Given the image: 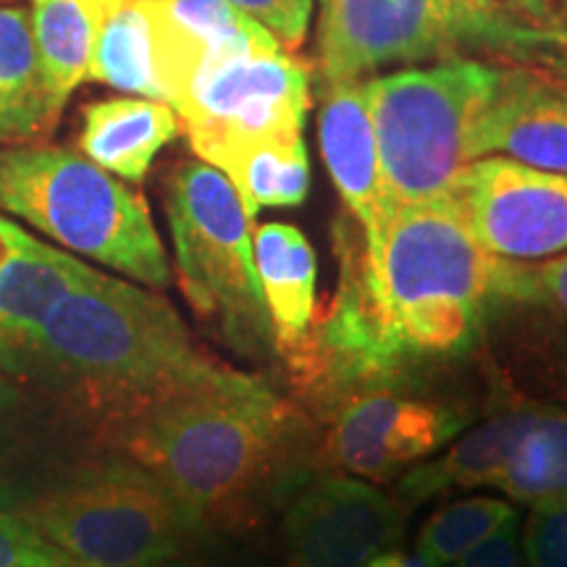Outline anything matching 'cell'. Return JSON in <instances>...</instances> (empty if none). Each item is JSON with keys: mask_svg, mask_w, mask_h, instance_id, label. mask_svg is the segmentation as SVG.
<instances>
[{"mask_svg": "<svg viewBox=\"0 0 567 567\" xmlns=\"http://www.w3.org/2000/svg\"><path fill=\"white\" fill-rule=\"evenodd\" d=\"M216 363L193 342L172 302L101 271L0 352V371L45 389L103 444L142 405Z\"/></svg>", "mask_w": 567, "mask_h": 567, "instance_id": "7a4b0ae2", "label": "cell"}, {"mask_svg": "<svg viewBox=\"0 0 567 567\" xmlns=\"http://www.w3.org/2000/svg\"><path fill=\"white\" fill-rule=\"evenodd\" d=\"M446 197L496 258L536 260L567 250L565 174L486 155L467 163Z\"/></svg>", "mask_w": 567, "mask_h": 567, "instance_id": "7c38bea8", "label": "cell"}, {"mask_svg": "<svg viewBox=\"0 0 567 567\" xmlns=\"http://www.w3.org/2000/svg\"><path fill=\"white\" fill-rule=\"evenodd\" d=\"M567 176V76L530 63H499V80L478 126L476 155Z\"/></svg>", "mask_w": 567, "mask_h": 567, "instance_id": "9a60e30c", "label": "cell"}, {"mask_svg": "<svg viewBox=\"0 0 567 567\" xmlns=\"http://www.w3.org/2000/svg\"><path fill=\"white\" fill-rule=\"evenodd\" d=\"M172 109L195 153L224 140L302 132L310 69L287 48H255L203 63Z\"/></svg>", "mask_w": 567, "mask_h": 567, "instance_id": "30bf717a", "label": "cell"}, {"mask_svg": "<svg viewBox=\"0 0 567 567\" xmlns=\"http://www.w3.org/2000/svg\"><path fill=\"white\" fill-rule=\"evenodd\" d=\"M496 80L499 63L481 59H450L365 80L392 208L446 197L455 176L478 161V126Z\"/></svg>", "mask_w": 567, "mask_h": 567, "instance_id": "8992f818", "label": "cell"}, {"mask_svg": "<svg viewBox=\"0 0 567 567\" xmlns=\"http://www.w3.org/2000/svg\"><path fill=\"white\" fill-rule=\"evenodd\" d=\"M229 3L268 27L287 51L295 53L308 38L313 0H229Z\"/></svg>", "mask_w": 567, "mask_h": 567, "instance_id": "4dcf8cb0", "label": "cell"}, {"mask_svg": "<svg viewBox=\"0 0 567 567\" xmlns=\"http://www.w3.org/2000/svg\"><path fill=\"white\" fill-rule=\"evenodd\" d=\"M528 567H567V496L538 502L523 534Z\"/></svg>", "mask_w": 567, "mask_h": 567, "instance_id": "f546056e", "label": "cell"}, {"mask_svg": "<svg viewBox=\"0 0 567 567\" xmlns=\"http://www.w3.org/2000/svg\"><path fill=\"white\" fill-rule=\"evenodd\" d=\"M507 302L547 305L549 310L567 318V255L536 266L507 260L505 305Z\"/></svg>", "mask_w": 567, "mask_h": 567, "instance_id": "83f0119b", "label": "cell"}, {"mask_svg": "<svg viewBox=\"0 0 567 567\" xmlns=\"http://www.w3.org/2000/svg\"><path fill=\"white\" fill-rule=\"evenodd\" d=\"M252 250L271 313L276 352H287L305 337L316 313V250L292 224H264L252 234Z\"/></svg>", "mask_w": 567, "mask_h": 567, "instance_id": "7402d4cb", "label": "cell"}, {"mask_svg": "<svg viewBox=\"0 0 567 567\" xmlns=\"http://www.w3.org/2000/svg\"><path fill=\"white\" fill-rule=\"evenodd\" d=\"M520 11L544 27H565L557 0H520Z\"/></svg>", "mask_w": 567, "mask_h": 567, "instance_id": "d6a6232c", "label": "cell"}, {"mask_svg": "<svg viewBox=\"0 0 567 567\" xmlns=\"http://www.w3.org/2000/svg\"><path fill=\"white\" fill-rule=\"evenodd\" d=\"M530 402L526 396H513L507 408L496 410L484 425L473 429L460 439L450 452L431 460L425 465H415L396 486L394 499L402 507L421 505L436 496L463 492V488L494 486L505 467L509 452L523 423H526Z\"/></svg>", "mask_w": 567, "mask_h": 567, "instance_id": "44dd1931", "label": "cell"}, {"mask_svg": "<svg viewBox=\"0 0 567 567\" xmlns=\"http://www.w3.org/2000/svg\"><path fill=\"white\" fill-rule=\"evenodd\" d=\"M0 567H90L55 547L17 513L0 509Z\"/></svg>", "mask_w": 567, "mask_h": 567, "instance_id": "f1b7e54d", "label": "cell"}, {"mask_svg": "<svg viewBox=\"0 0 567 567\" xmlns=\"http://www.w3.org/2000/svg\"><path fill=\"white\" fill-rule=\"evenodd\" d=\"M517 513L507 502L492 496H473L442 507L423 523L415 542V555L425 567H446L465 551L478 547L484 538L499 530Z\"/></svg>", "mask_w": 567, "mask_h": 567, "instance_id": "4316f807", "label": "cell"}, {"mask_svg": "<svg viewBox=\"0 0 567 567\" xmlns=\"http://www.w3.org/2000/svg\"><path fill=\"white\" fill-rule=\"evenodd\" d=\"M197 158L226 174L250 221L260 208L300 205L310 193V161L302 132L224 140L205 147Z\"/></svg>", "mask_w": 567, "mask_h": 567, "instance_id": "d6986e66", "label": "cell"}, {"mask_svg": "<svg viewBox=\"0 0 567 567\" xmlns=\"http://www.w3.org/2000/svg\"><path fill=\"white\" fill-rule=\"evenodd\" d=\"M368 258L396 337L417 363L465 354L505 305L507 258L478 245L450 197L396 205Z\"/></svg>", "mask_w": 567, "mask_h": 567, "instance_id": "3957f363", "label": "cell"}, {"mask_svg": "<svg viewBox=\"0 0 567 567\" xmlns=\"http://www.w3.org/2000/svg\"><path fill=\"white\" fill-rule=\"evenodd\" d=\"M563 24H565V27H567V11H565V13H563Z\"/></svg>", "mask_w": 567, "mask_h": 567, "instance_id": "8d00e7d4", "label": "cell"}, {"mask_svg": "<svg viewBox=\"0 0 567 567\" xmlns=\"http://www.w3.org/2000/svg\"><path fill=\"white\" fill-rule=\"evenodd\" d=\"M113 0H32V34L55 111L87 80L97 30Z\"/></svg>", "mask_w": 567, "mask_h": 567, "instance_id": "cb8c5ba5", "label": "cell"}, {"mask_svg": "<svg viewBox=\"0 0 567 567\" xmlns=\"http://www.w3.org/2000/svg\"><path fill=\"white\" fill-rule=\"evenodd\" d=\"M452 567H526L520 555V538H517V515L484 538L478 547L455 559Z\"/></svg>", "mask_w": 567, "mask_h": 567, "instance_id": "1f68e13d", "label": "cell"}, {"mask_svg": "<svg viewBox=\"0 0 567 567\" xmlns=\"http://www.w3.org/2000/svg\"><path fill=\"white\" fill-rule=\"evenodd\" d=\"M205 526L255 523L305 457V413L258 375L216 363L105 439Z\"/></svg>", "mask_w": 567, "mask_h": 567, "instance_id": "6da1fadb", "label": "cell"}, {"mask_svg": "<svg viewBox=\"0 0 567 567\" xmlns=\"http://www.w3.org/2000/svg\"><path fill=\"white\" fill-rule=\"evenodd\" d=\"M151 21L163 101L174 105L203 63L218 55L284 48L268 27L229 0H140Z\"/></svg>", "mask_w": 567, "mask_h": 567, "instance_id": "2e32d148", "label": "cell"}, {"mask_svg": "<svg viewBox=\"0 0 567 567\" xmlns=\"http://www.w3.org/2000/svg\"><path fill=\"white\" fill-rule=\"evenodd\" d=\"M350 221L337 224V295L313 313L287 360L297 408L326 423L347 400L368 389L410 386L417 360L405 350L375 284L368 247Z\"/></svg>", "mask_w": 567, "mask_h": 567, "instance_id": "ba28073f", "label": "cell"}, {"mask_svg": "<svg viewBox=\"0 0 567 567\" xmlns=\"http://www.w3.org/2000/svg\"><path fill=\"white\" fill-rule=\"evenodd\" d=\"M17 515L90 567H168L203 523L130 460L40 496Z\"/></svg>", "mask_w": 567, "mask_h": 567, "instance_id": "9c48e42d", "label": "cell"}, {"mask_svg": "<svg viewBox=\"0 0 567 567\" xmlns=\"http://www.w3.org/2000/svg\"><path fill=\"white\" fill-rule=\"evenodd\" d=\"M176 276L189 305L243 354L276 350L252 250V221L226 174L184 161L166 184Z\"/></svg>", "mask_w": 567, "mask_h": 567, "instance_id": "52a82bcc", "label": "cell"}, {"mask_svg": "<svg viewBox=\"0 0 567 567\" xmlns=\"http://www.w3.org/2000/svg\"><path fill=\"white\" fill-rule=\"evenodd\" d=\"M405 507L347 476H323L289 502L281 520L284 567H365L402 536Z\"/></svg>", "mask_w": 567, "mask_h": 567, "instance_id": "5bb4252c", "label": "cell"}, {"mask_svg": "<svg viewBox=\"0 0 567 567\" xmlns=\"http://www.w3.org/2000/svg\"><path fill=\"white\" fill-rule=\"evenodd\" d=\"M365 567H425L417 555H402V551H381Z\"/></svg>", "mask_w": 567, "mask_h": 567, "instance_id": "836d02e7", "label": "cell"}, {"mask_svg": "<svg viewBox=\"0 0 567 567\" xmlns=\"http://www.w3.org/2000/svg\"><path fill=\"white\" fill-rule=\"evenodd\" d=\"M565 496H567V494H565Z\"/></svg>", "mask_w": 567, "mask_h": 567, "instance_id": "f35d334b", "label": "cell"}, {"mask_svg": "<svg viewBox=\"0 0 567 567\" xmlns=\"http://www.w3.org/2000/svg\"><path fill=\"white\" fill-rule=\"evenodd\" d=\"M53 109L27 9H0V147L38 142L53 132Z\"/></svg>", "mask_w": 567, "mask_h": 567, "instance_id": "603a6c76", "label": "cell"}, {"mask_svg": "<svg viewBox=\"0 0 567 567\" xmlns=\"http://www.w3.org/2000/svg\"><path fill=\"white\" fill-rule=\"evenodd\" d=\"M124 460L45 389L0 381V509L17 513Z\"/></svg>", "mask_w": 567, "mask_h": 567, "instance_id": "8fae6325", "label": "cell"}, {"mask_svg": "<svg viewBox=\"0 0 567 567\" xmlns=\"http://www.w3.org/2000/svg\"><path fill=\"white\" fill-rule=\"evenodd\" d=\"M505 3H509V6H513V9L520 11V0H505ZM520 13H523V11H520Z\"/></svg>", "mask_w": 567, "mask_h": 567, "instance_id": "d590c367", "label": "cell"}, {"mask_svg": "<svg viewBox=\"0 0 567 567\" xmlns=\"http://www.w3.org/2000/svg\"><path fill=\"white\" fill-rule=\"evenodd\" d=\"M405 389H368L350 396L326 421L329 429L318 452L323 471L386 481L463 429L465 417L455 408L408 394Z\"/></svg>", "mask_w": 567, "mask_h": 567, "instance_id": "4fadbf2b", "label": "cell"}, {"mask_svg": "<svg viewBox=\"0 0 567 567\" xmlns=\"http://www.w3.org/2000/svg\"><path fill=\"white\" fill-rule=\"evenodd\" d=\"M557 9H559V17L567 11V0H557Z\"/></svg>", "mask_w": 567, "mask_h": 567, "instance_id": "e575fe53", "label": "cell"}, {"mask_svg": "<svg viewBox=\"0 0 567 567\" xmlns=\"http://www.w3.org/2000/svg\"><path fill=\"white\" fill-rule=\"evenodd\" d=\"M0 208L145 287L172 284L145 197L87 155L38 142L0 147Z\"/></svg>", "mask_w": 567, "mask_h": 567, "instance_id": "5b68a950", "label": "cell"}, {"mask_svg": "<svg viewBox=\"0 0 567 567\" xmlns=\"http://www.w3.org/2000/svg\"><path fill=\"white\" fill-rule=\"evenodd\" d=\"M494 486L517 502H528V505L567 494L565 408L530 402L526 423H523Z\"/></svg>", "mask_w": 567, "mask_h": 567, "instance_id": "d4e9b609", "label": "cell"}, {"mask_svg": "<svg viewBox=\"0 0 567 567\" xmlns=\"http://www.w3.org/2000/svg\"><path fill=\"white\" fill-rule=\"evenodd\" d=\"M87 80L151 101H163L153 61L151 21L140 0H113L97 30Z\"/></svg>", "mask_w": 567, "mask_h": 567, "instance_id": "484cf974", "label": "cell"}, {"mask_svg": "<svg viewBox=\"0 0 567 567\" xmlns=\"http://www.w3.org/2000/svg\"><path fill=\"white\" fill-rule=\"evenodd\" d=\"M168 567H176V565H168Z\"/></svg>", "mask_w": 567, "mask_h": 567, "instance_id": "74e56055", "label": "cell"}, {"mask_svg": "<svg viewBox=\"0 0 567 567\" xmlns=\"http://www.w3.org/2000/svg\"><path fill=\"white\" fill-rule=\"evenodd\" d=\"M182 118L163 101L113 97L84 109L80 147L92 163L126 182H142L161 147L179 137Z\"/></svg>", "mask_w": 567, "mask_h": 567, "instance_id": "ffe728a7", "label": "cell"}, {"mask_svg": "<svg viewBox=\"0 0 567 567\" xmlns=\"http://www.w3.org/2000/svg\"><path fill=\"white\" fill-rule=\"evenodd\" d=\"M318 87L386 63L488 59L567 76V27H544L505 0H321Z\"/></svg>", "mask_w": 567, "mask_h": 567, "instance_id": "277c9868", "label": "cell"}, {"mask_svg": "<svg viewBox=\"0 0 567 567\" xmlns=\"http://www.w3.org/2000/svg\"><path fill=\"white\" fill-rule=\"evenodd\" d=\"M95 274L0 216V352L21 342L48 310Z\"/></svg>", "mask_w": 567, "mask_h": 567, "instance_id": "ac0fdd59", "label": "cell"}, {"mask_svg": "<svg viewBox=\"0 0 567 567\" xmlns=\"http://www.w3.org/2000/svg\"><path fill=\"white\" fill-rule=\"evenodd\" d=\"M321 97L318 142L323 163L347 210L358 218L365 247H373L394 208L381 174L365 80L323 84Z\"/></svg>", "mask_w": 567, "mask_h": 567, "instance_id": "e0dca14e", "label": "cell"}]
</instances>
